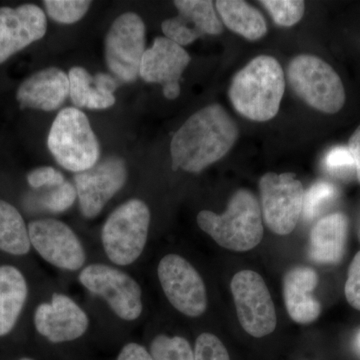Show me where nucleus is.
Masks as SVG:
<instances>
[{
  "label": "nucleus",
  "instance_id": "nucleus-7",
  "mask_svg": "<svg viewBox=\"0 0 360 360\" xmlns=\"http://www.w3.org/2000/svg\"><path fill=\"white\" fill-rule=\"evenodd\" d=\"M262 213L267 227L278 236H288L302 215L304 189L293 174L267 172L259 180Z\"/></svg>",
  "mask_w": 360,
  "mask_h": 360
},
{
  "label": "nucleus",
  "instance_id": "nucleus-27",
  "mask_svg": "<svg viewBox=\"0 0 360 360\" xmlns=\"http://www.w3.org/2000/svg\"><path fill=\"white\" fill-rule=\"evenodd\" d=\"M259 4L269 11L274 22L283 27L295 25L304 15L305 4L302 0H262Z\"/></svg>",
  "mask_w": 360,
  "mask_h": 360
},
{
  "label": "nucleus",
  "instance_id": "nucleus-12",
  "mask_svg": "<svg viewBox=\"0 0 360 360\" xmlns=\"http://www.w3.org/2000/svg\"><path fill=\"white\" fill-rule=\"evenodd\" d=\"M30 243L45 262L58 269L75 271L82 269L86 255L75 231L59 220H34L28 224Z\"/></svg>",
  "mask_w": 360,
  "mask_h": 360
},
{
  "label": "nucleus",
  "instance_id": "nucleus-4",
  "mask_svg": "<svg viewBox=\"0 0 360 360\" xmlns=\"http://www.w3.org/2000/svg\"><path fill=\"white\" fill-rule=\"evenodd\" d=\"M47 146L58 165L75 174L94 167L101 156L89 118L77 108L59 111L49 130Z\"/></svg>",
  "mask_w": 360,
  "mask_h": 360
},
{
  "label": "nucleus",
  "instance_id": "nucleus-28",
  "mask_svg": "<svg viewBox=\"0 0 360 360\" xmlns=\"http://www.w3.org/2000/svg\"><path fill=\"white\" fill-rule=\"evenodd\" d=\"M335 187L326 181H319L310 187L303 198L302 215L307 220L314 219L326 201L335 198Z\"/></svg>",
  "mask_w": 360,
  "mask_h": 360
},
{
  "label": "nucleus",
  "instance_id": "nucleus-21",
  "mask_svg": "<svg viewBox=\"0 0 360 360\" xmlns=\"http://www.w3.org/2000/svg\"><path fill=\"white\" fill-rule=\"evenodd\" d=\"M28 288L25 277L13 265L0 266V336L8 335L25 307Z\"/></svg>",
  "mask_w": 360,
  "mask_h": 360
},
{
  "label": "nucleus",
  "instance_id": "nucleus-22",
  "mask_svg": "<svg viewBox=\"0 0 360 360\" xmlns=\"http://www.w3.org/2000/svg\"><path fill=\"white\" fill-rule=\"evenodd\" d=\"M215 9L229 30L255 41L266 34L264 16L255 7L243 0H217Z\"/></svg>",
  "mask_w": 360,
  "mask_h": 360
},
{
  "label": "nucleus",
  "instance_id": "nucleus-32",
  "mask_svg": "<svg viewBox=\"0 0 360 360\" xmlns=\"http://www.w3.org/2000/svg\"><path fill=\"white\" fill-rule=\"evenodd\" d=\"M65 181V175L51 167L35 168L27 174L28 184L35 189L42 188V187L54 188V187L63 186Z\"/></svg>",
  "mask_w": 360,
  "mask_h": 360
},
{
  "label": "nucleus",
  "instance_id": "nucleus-37",
  "mask_svg": "<svg viewBox=\"0 0 360 360\" xmlns=\"http://www.w3.org/2000/svg\"><path fill=\"white\" fill-rule=\"evenodd\" d=\"M163 94L165 98L169 101H174L177 98L180 94V85L179 84H169L163 86Z\"/></svg>",
  "mask_w": 360,
  "mask_h": 360
},
{
  "label": "nucleus",
  "instance_id": "nucleus-15",
  "mask_svg": "<svg viewBox=\"0 0 360 360\" xmlns=\"http://www.w3.org/2000/svg\"><path fill=\"white\" fill-rule=\"evenodd\" d=\"M46 30V16L39 6L0 7V65L41 39Z\"/></svg>",
  "mask_w": 360,
  "mask_h": 360
},
{
  "label": "nucleus",
  "instance_id": "nucleus-3",
  "mask_svg": "<svg viewBox=\"0 0 360 360\" xmlns=\"http://www.w3.org/2000/svg\"><path fill=\"white\" fill-rule=\"evenodd\" d=\"M198 224L221 248L238 252L252 250L264 238L262 207L248 189H238L222 214L210 210L198 213Z\"/></svg>",
  "mask_w": 360,
  "mask_h": 360
},
{
  "label": "nucleus",
  "instance_id": "nucleus-2",
  "mask_svg": "<svg viewBox=\"0 0 360 360\" xmlns=\"http://www.w3.org/2000/svg\"><path fill=\"white\" fill-rule=\"evenodd\" d=\"M285 77L276 58L259 56L231 80L229 96L234 110L252 122H264L278 113Z\"/></svg>",
  "mask_w": 360,
  "mask_h": 360
},
{
  "label": "nucleus",
  "instance_id": "nucleus-34",
  "mask_svg": "<svg viewBox=\"0 0 360 360\" xmlns=\"http://www.w3.org/2000/svg\"><path fill=\"white\" fill-rule=\"evenodd\" d=\"M326 165L333 172H338L345 167H354V160L348 148H345L333 149L326 158Z\"/></svg>",
  "mask_w": 360,
  "mask_h": 360
},
{
  "label": "nucleus",
  "instance_id": "nucleus-10",
  "mask_svg": "<svg viewBox=\"0 0 360 360\" xmlns=\"http://www.w3.org/2000/svg\"><path fill=\"white\" fill-rule=\"evenodd\" d=\"M231 288L238 321L246 333L257 338L274 333L276 312L264 278L253 270H241L232 277Z\"/></svg>",
  "mask_w": 360,
  "mask_h": 360
},
{
  "label": "nucleus",
  "instance_id": "nucleus-14",
  "mask_svg": "<svg viewBox=\"0 0 360 360\" xmlns=\"http://www.w3.org/2000/svg\"><path fill=\"white\" fill-rule=\"evenodd\" d=\"M34 326L51 342L63 343L82 338L89 329V319L70 296L53 293L51 302L41 303L35 310Z\"/></svg>",
  "mask_w": 360,
  "mask_h": 360
},
{
  "label": "nucleus",
  "instance_id": "nucleus-30",
  "mask_svg": "<svg viewBox=\"0 0 360 360\" xmlns=\"http://www.w3.org/2000/svg\"><path fill=\"white\" fill-rule=\"evenodd\" d=\"M70 79V96L75 108H86L87 96L94 77L80 66L70 68L68 72Z\"/></svg>",
  "mask_w": 360,
  "mask_h": 360
},
{
  "label": "nucleus",
  "instance_id": "nucleus-18",
  "mask_svg": "<svg viewBox=\"0 0 360 360\" xmlns=\"http://www.w3.org/2000/svg\"><path fill=\"white\" fill-rule=\"evenodd\" d=\"M191 58L186 49L167 37H156L142 58L139 77L148 84H179Z\"/></svg>",
  "mask_w": 360,
  "mask_h": 360
},
{
  "label": "nucleus",
  "instance_id": "nucleus-25",
  "mask_svg": "<svg viewBox=\"0 0 360 360\" xmlns=\"http://www.w3.org/2000/svg\"><path fill=\"white\" fill-rule=\"evenodd\" d=\"M118 87V82L108 73H97L94 77L87 96L86 108L89 110H106L115 105L113 92Z\"/></svg>",
  "mask_w": 360,
  "mask_h": 360
},
{
  "label": "nucleus",
  "instance_id": "nucleus-16",
  "mask_svg": "<svg viewBox=\"0 0 360 360\" xmlns=\"http://www.w3.org/2000/svg\"><path fill=\"white\" fill-rule=\"evenodd\" d=\"M179 16L163 21L161 28L167 39L180 46L191 44L203 35H219L224 25L210 0H176Z\"/></svg>",
  "mask_w": 360,
  "mask_h": 360
},
{
  "label": "nucleus",
  "instance_id": "nucleus-23",
  "mask_svg": "<svg viewBox=\"0 0 360 360\" xmlns=\"http://www.w3.org/2000/svg\"><path fill=\"white\" fill-rule=\"evenodd\" d=\"M30 248V232L22 215L13 205L0 200V250L25 255Z\"/></svg>",
  "mask_w": 360,
  "mask_h": 360
},
{
  "label": "nucleus",
  "instance_id": "nucleus-13",
  "mask_svg": "<svg viewBox=\"0 0 360 360\" xmlns=\"http://www.w3.org/2000/svg\"><path fill=\"white\" fill-rule=\"evenodd\" d=\"M127 180V165L118 156L104 158L89 170L75 174V186L84 217H96Z\"/></svg>",
  "mask_w": 360,
  "mask_h": 360
},
{
  "label": "nucleus",
  "instance_id": "nucleus-38",
  "mask_svg": "<svg viewBox=\"0 0 360 360\" xmlns=\"http://www.w3.org/2000/svg\"><path fill=\"white\" fill-rule=\"evenodd\" d=\"M354 345L357 352H359L360 354V331L359 333V335H356V338H355Z\"/></svg>",
  "mask_w": 360,
  "mask_h": 360
},
{
  "label": "nucleus",
  "instance_id": "nucleus-29",
  "mask_svg": "<svg viewBox=\"0 0 360 360\" xmlns=\"http://www.w3.org/2000/svg\"><path fill=\"white\" fill-rule=\"evenodd\" d=\"M77 198V188L66 180L63 186L51 188L42 200V205L52 213L65 212L73 205Z\"/></svg>",
  "mask_w": 360,
  "mask_h": 360
},
{
  "label": "nucleus",
  "instance_id": "nucleus-39",
  "mask_svg": "<svg viewBox=\"0 0 360 360\" xmlns=\"http://www.w3.org/2000/svg\"><path fill=\"white\" fill-rule=\"evenodd\" d=\"M20 360H33V359H21Z\"/></svg>",
  "mask_w": 360,
  "mask_h": 360
},
{
  "label": "nucleus",
  "instance_id": "nucleus-26",
  "mask_svg": "<svg viewBox=\"0 0 360 360\" xmlns=\"http://www.w3.org/2000/svg\"><path fill=\"white\" fill-rule=\"evenodd\" d=\"M47 15L63 25H72L82 20L89 11L91 1L86 0H45Z\"/></svg>",
  "mask_w": 360,
  "mask_h": 360
},
{
  "label": "nucleus",
  "instance_id": "nucleus-20",
  "mask_svg": "<svg viewBox=\"0 0 360 360\" xmlns=\"http://www.w3.org/2000/svg\"><path fill=\"white\" fill-rule=\"evenodd\" d=\"M348 219L336 212L323 217L310 231L309 255L319 264L335 265L345 257L348 236Z\"/></svg>",
  "mask_w": 360,
  "mask_h": 360
},
{
  "label": "nucleus",
  "instance_id": "nucleus-8",
  "mask_svg": "<svg viewBox=\"0 0 360 360\" xmlns=\"http://www.w3.org/2000/svg\"><path fill=\"white\" fill-rule=\"evenodd\" d=\"M80 283L90 292L101 296L123 321H132L142 314V291L129 274L110 265L89 264L80 272Z\"/></svg>",
  "mask_w": 360,
  "mask_h": 360
},
{
  "label": "nucleus",
  "instance_id": "nucleus-35",
  "mask_svg": "<svg viewBox=\"0 0 360 360\" xmlns=\"http://www.w3.org/2000/svg\"><path fill=\"white\" fill-rule=\"evenodd\" d=\"M116 360H155L148 349L139 343L130 342L123 347Z\"/></svg>",
  "mask_w": 360,
  "mask_h": 360
},
{
  "label": "nucleus",
  "instance_id": "nucleus-24",
  "mask_svg": "<svg viewBox=\"0 0 360 360\" xmlns=\"http://www.w3.org/2000/svg\"><path fill=\"white\" fill-rule=\"evenodd\" d=\"M150 354L155 360H194V350L181 336H156L150 345Z\"/></svg>",
  "mask_w": 360,
  "mask_h": 360
},
{
  "label": "nucleus",
  "instance_id": "nucleus-6",
  "mask_svg": "<svg viewBox=\"0 0 360 360\" xmlns=\"http://www.w3.org/2000/svg\"><path fill=\"white\" fill-rule=\"evenodd\" d=\"M290 89L310 108L335 115L345 103V89L336 71L311 54H300L288 68Z\"/></svg>",
  "mask_w": 360,
  "mask_h": 360
},
{
  "label": "nucleus",
  "instance_id": "nucleus-19",
  "mask_svg": "<svg viewBox=\"0 0 360 360\" xmlns=\"http://www.w3.org/2000/svg\"><path fill=\"white\" fill-rule=\"evenodd\" d=\"M319 276L310 267L298 266L286 272L283 278V297L286 310L293 321L309 324L321 314V305L314 291Z\"/></svg>",
  "mask_w": 360,
  "mask_h": 360
},
{
  "label": "nucleus",
  "instance_id": "nucleus-31",
  "mask_svg": "<svg viewBox=\"0 0 360 360\" xmlns=\"http://www.w3.org/2000/svg\"><path fill=\"white\" fill-rule=\"evenodd\" d=\"M194 360H231L229 352L219 338L212 333H201L194 347Z\"/></svg>",
  "mask_w": 360,
  "mask_h": 360
},
{
  "label": "nucleus",
  "instance_id": "nucleus-17",
  "mask_svg": "<svg viewBox=\"0 0 360 360\" xmlns=\"http://www.w3.org/2000/svg\"><path fill=\"white\" fill-rule=\"evenodd\" d=\"M70 96V79L58 68H44L26 78L16 91L21 110L53 111Z\"/></svg>",
  "mask_w": 360,
  "mask_h": 360
},
{
  "label": "nucleus",
  "instance_id": "nucleus-36",
  "mask_svg": "<svg viewBox=\"0 0 360 360\" xmlns=\"http://www.w3.org/2000/svg\"><path fill=\"white\" fill-rule=\"evenodd\" d=\"M347 148L354 160L355 172L360 184V125L350 136Z\"/></svg>",
  "mask_w": 360,
  "mask_h": 360
},
{
  "label": "nucleus",
  "instance_id": "nucleus-11",
  "mask_svg": "<svg viewBox=\"0 0 360 360\" xmlns=\"http://www.w3.org/2000/svg\"><path fill=\"white\" fill-rule=\"evenodd\" d=\"M161 288L175 309L198 317L207 309L205 284L198 270L180 255H167L158 269Z\"/></svg>",
  "mask_w": 360,
  "mask_h": 360
},
{
  "label": "nucleus",
  "instance_id": "nucleus-9",
  "mask_svg": "<svg viewBox=\"0 0 360 360\" xmlns=\"http://www.w3.org/2000/svg\"><path fill=\"white\" fill-rule=\"evenodd\" d=\"M146 52V25L141 16L125 13L116 18L105 37V60L108 70L122 82L139 77Z\"/></svg>",
  "mask_w": 360,
  "mask_h": 360
},
{
  "label": "nucleus",
  "instance_id": "nucleus-5",
  "mask_svg": "<svg viewBox=\"0 0 360 360\" xmlns=\"http://www.w3.org/2000/svg\"><path fill=\"white\" fill-rule=\"evenodd\" d=\"M150 212L146 202L131 198L118 206L104 222L101 241L108 259L127 266L141 257L148 243Z\"/></svg>",
  "mask_w": 360,
  "mask_h": 360
},
{
  "label": "nucleus",
  "instance_id": "nucleus-33",
  "mask_svg": "<svg viewBox=\"0 0 360 360\" xmlns=\"http://www.w3.org/2000/svg\"><path fill=\"white\" fill-rule=\"evenodd\" d=\"M345 293L347 302L360 311V251L356 253L348 269Z\"/></svg>",
  "mask_w": 360,
  "mask_h": 360
},
{
  "label": "nucleus",
  "instance_id": "nucleus-1",
  "mask_svg": "<svg viewBox=\"0 0 360 360\" xmlns=\"http://www.w3.org/2000/svg\"><path fill=\"white\" fill-rule=\"evenodd\" d=\"M238 136V124L220 104L205 106L191 115L172 137V169L198 174L224 158Z\"/></svg>",
  "mask_w": 360,
  "mask_h": 360
}]
</instances>
